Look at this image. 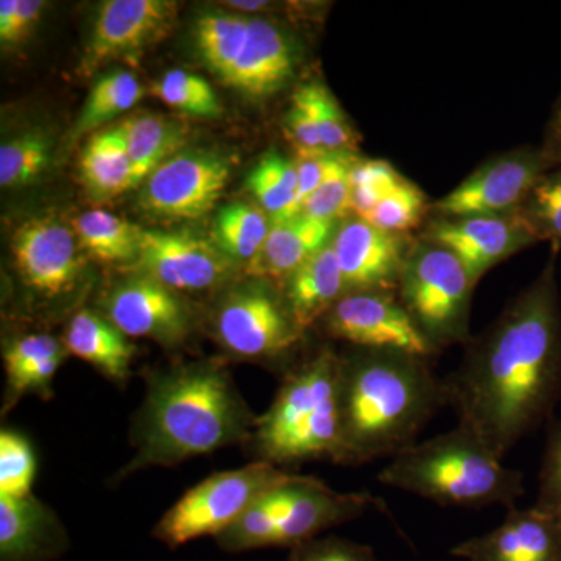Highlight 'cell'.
Returning a JSON list of instances; mask_svg holds the SVG:
<instances>
[{
	"label": "cell",
	"mask_w": 561,
	"mask_h": 561,
	"mask_svg": "<svg viewBox=\"0 0 561 561\" xmlns=\"http://www.w3.org/2000/svg\"><path fill=\"white\" fill-rule=\"evenodd\" d=\"M557 254L478 337L445 382L459 426L497 459L546 421L561 401V302Z\"/></svg>",
	"instance_id": "obj_1"
},
{
	"label": "cell",
	"mask_w": 561,
	"mask_h": 561,
	"mask_svg": "<svg viewBox=\"0 0 561 561\" xmlns=\"http://www.w3.org/2000/svg\"><path fill=\"white\" fill-rule=\"evenodd\" d=\"M257 416L219 360L191 362L154 371L133 427L135 457L119 478L151 467H173L227 446L249 445Z\"/></svg>",
	"instance_id": "obj_2"
},
{
	"label": "cell",
	"mask_w": 561,
	"mask_h": 561,
	"mask_svg": "<svg viewBox=\"0 0 561 561\" xmlns=\"http://www.w3.org/2000/svg\"><path fill=\"white\" fill-rule=\"evenodd\" d=\"M341 362V465L397 456L448 405L431 360L353 348Z\"/></svg>",
	"instance_id": "obj_3"
},
{
	"label": "cell",
	"mask_w": 561,
	"mask_h": 561,
	"mask_svg": "<svg viewBox=\"0 0 561 561\" xmlns=\"http://www.w3.org/2000/svg\"><path fill=\"white\" fill-rule=\"evenodd\" d=\"M341 354L323 346L291 365L249 445L256 460L276 465L328 459L342 449Z\"/></svg>",
	"instance_id": "obj_4"
},
{
	"label": "cell",
	"mask_w": 561,
	"mask_h": 561,
	"mask_svg": "<svg viewBox=\"0 0 561 561\" xmlns=\"http://www.w3.org/2000/svg\"><path fill=\"white\" fill-rule=\"evenodd\" d=\"M378 481L454 508H513L526 493L523 472L504 467L474 432L459 424L391 457Z\"/></svg>",
	"instance_id": "obj_5"
},
{
	"label": "cell",
	"mask_w": 561,
	"mask_h": 561,
	"mask_svg": "<svg viewBox=\"0 0 561 561\" xmlns=\"http://www.w3.org/2000/svg\"><path fill=\"white\" fill-rule=\"evenodd\" d=\"M476 283L451 251L419 239L412 242L398 280L397 297L438 351L471 341Z\"/></svg>",
	"instance_id": "obj_6"
},
{
	"label": "cell",
	"mask_w": 561,
	"mask_h": 561,
	"mask_svg": "<svg viewBox=\"0 0 561 561\" xmlns=\"http://www.w3.org/2000/svg\"><path fill=\"white\" fill-rule=\"evenodd\" d=\"M297 478L298 474L264 460L216 472L192 486L164 513L153 537L169 549H179L203 537L216 538L238 522L253 502Z\"/></svg>",
	"instance_id": "obj_7"
},
{
	"label": "cell",
	"mask_w": 561,
	"mask_h": 561,
	"mask_svg": "<svg viewBox=\"0 0 561 561\" xmlns=\"http://www.w3.org/2000/svg\"><path fill=\"white\" fill-rule=\"evenodd\" d=\"M213 324L214 337L230 356L267 364L286 360L306 334L283 290L261 278L228 290L217 302Z\"/></svg>",
	"instance_id": "obj_8"
},
{
	"label": "cell",
	"mask_w": 561,
	"mask_h": 561,
	"mask_svg": "<svg viewBox=\"0 0 561 561\" xmlns=\"http://www.w3.org/2000/svg\"><path fill=\"white\" fill-rule=\"evenodd\" d=\"M556 162L541 147H518L494 154L470 173L456 190L432 203L437 217L502 216L516 213L537 181Z\"/></svg>",
	"instance_id": "obj_9"
},
{
	"label": "cell",
	"mask_w": 561,
	"mask_h": 561,
	"mask_svg": "<svg viewBox=\"0 0 561 561\" xmlns=\"http://www.w3.org/2000/svg\"><path fill=\"white\" fill-rule=\"evenodd\" d=\"M321 321L330 337L353 348L394 351L431 362L440 354L394 291H348Z\"/></svg>",
	"instance_id": "obj_10"
},
{
	"label": "cell",
	"mask_w": 561,
	"mask_h": 561,
	"mask_svg": "<svg viewBox=\"0 0 561 561\" xmlns=\"http://www.w3.org/2000/svg\"><path fill=\"white\" fill-rule=\"evenodd\" d=\"M230 173V161L217 151L181 150L150 173L140 206L165 219H198L219 201Z\"/></svg>",
	"instance_id": "obj_11"
},
{
	"label": "cell",
	"mask_w": 561,
	"mask_h": 561,
	"mask_svg": "<svg viewBox=\"0 0 561 561\" xmlns=\"http://www.w3.org/2000/svg\"><path fill=\"white\" fill-rule=\"evenodd\" d=\"M103 312L127 337H146L173 348L194 327L190 306L179 291L146 273L128 276L111 287Z\"/></svg>",
	"instance_id": "obj_12"
},
{
	"label": "cell",
	"mask_w": 561,
	"mask_h": 561,
	"mask_svg": "<svg viewBox=\"0 0 561 561\" xmlns=\"http://www.w3.org/2000/svg\"><path fill=\"white\" fill-rule=\"evenodd\" d=\"M77 241L76 232L60 221H24L11 239L22 284L44 300H58L72 294L84 271Z\"/></svg>",
	"instance_id": "obj_13"
},
{
	"label": "cell",
	"mask_w": 561,
	"mask_h": 561,
	"mask_svg": "<svg viewBox=\"0 0 561 561\" xmlns=\"http://www.w3.org/2000/svg\"><path fill=\"white\" fill-rule=\"evenodd\" d=\"M420 239L451 251L476 284L513 254L538 243L518 214L502 216H432Z\"/></svg>",
	"instance_id": "obj_14"
},
{
	"label": "cell",
	"mask_w": 561,
	"mask_h": 561,
	"mask_svg": "<svg viewBox=\"0 0 561 561\" xmlns=\"http://www.w3.org/2000/svg\"><path fill=\"white\" fill-rule=\"evenodd\" d=\"M136 264L179 294L214 289L232 272V261L219 245L187 232L144 230Z\"/></svg>",
	"instance_id": "obj_15"
},
{
	"label": "cell",
	"mask_w": 561,
	"mask_h": 561,
	"mask_svg": "<svg viewBox=\"0 0 561 561\" xmlns=\"http://www.w3.org/2000/svg\"><path fill=\"white\" fill-rule=\"evenodd\" d=\"M176 3L168 0H108L98 11L83 68L133 57L171 32Z\"/></svg>",
	"instance_id": "obj_16"
},
{
	"label": "cell",
	"mask_w": 561,
	"mask_h": 561,
	"mask_svg": "<svg viewBox=\"0 0 561 561\" xmlns=\"http://www.w3.org/2000/svg\"><path fill=\"white\" fill-rule=\"evenodd\" d=\"M370 511L387 513L386 502L368 493H339L320 479L300 476L289 486V501L276 519L273 548H294Z\"/></svg>",
	"instance_id": "obj_17"
},
{
	"label": "cell",
	"mask_w": 561,
	"mask_h": 561,
	"mask_svg": "<svg viewBox=\"0 0 561 561\" xmlns=\"http://www.w3.org/2000/svg\"><path fill=\"white\" fill-rule=\"evenodd\" d=\"M449 553L467 561H561V513L537 504L508 508L500 527Z\"/></svg>",
	"instance_id": "obj_18"
},
{
	"label": "cell",
	"mask_w": 561,
	"mask_h": 561,
	"mask_svg": "<svg viewBox=\"0 0 561 561\" xmlns=\"http://www.w3.org/2000/svg\"><path fill=\"white\" fill-rule=\"evenodd\" d=\"M331 245L348 291L397 294L402 265L412 245L405 236L379 230L354 216L339 228Z\"/></svg>",
	"instance_id": "obj_19"
},
{
	"label": "cell",
	"mask_w": 561,
	"mask_h": 561,
	"mask_svg": "<svg viewBox=\"0 0 561 561\" xmlns=\"http://www.w3.org/2000/svg\"><path fill=\"white\" fill-rule=\"evenodd\" d=\"M69 548L57 513L38 497L0 496V561H55Z\"/></svg>",
	"instance_id": "obj_20"
},
{
	"label": "cell",
	"mask_w": 561,
	"mask_h": 561,
	"mask_svg": "<svg viewBox=\"0 0 561 561\" xmlns=\"http://www.w3.org/2000/svg\"><path fill=\"white\" fill-rule=\"evenodd\" d=\"M294 43L271 21H250L249 38L225 83L254 99L268 98L286 88L295 76Z\"/></svg>",
	"instance_id": "obj_21"
},
{
	"label": "cell",
	"mask_w": 561,
	"mask_h": 561,
	"mask_svg": "<svg viewBox=\"0 0 561 561\" xmlns=\"http://www.w3.org/2000/svg\"><path fill=\"white\" fill-rule=\"evenodd\" d=\"M334 224L316 220L305 214L272 221L267 241L256 257L247 265L251 278L284 280L330 241Z\"/></svg>",
	"instance_id": "obj_22"
},
{
	"label": "cell",
	"mask_w": 561,
	"mask_h": 561,
	"mask_svg": "<svg viewBox=\"0 0 561 561\" xmlns=\"http://www.w3.org/2000/svg\"><path fill=\"white\" fill-rule=\"evenodd\" d=\"M62 345L79 359L98 368L105 378L124 383L130 378L136 346L102 313L80 309L66 328Z\"/></svg>",
	"instance_id": "obj_23"
},
{
	"label": "cell",
	"mask_w": 561,
	"mask_h": 561,
	"mask_svg": "<svg viewBox=\"0 0 561 561\" xmlns=\"http://www.w3.org/2000/svg\"><path fill=\"white\" fill-rule=\"evenodd\" d=\"M280 290L301 330L309 331L323 320L335 302L348 294L331 243L284 280Z\"/></svg>",
	"instance_id": "obj_24"
},
{
	"label": "cell",
	"mask_w": 561,
	"mask_h": 561,
	"mask_svg": "<svg viewBox=\"0 0 561 561\" xmlns=\"http://www.w3.org/2000/svg\"><path fill=\"white\" fill-rule=\"evenodd\" d=\"M80 173L88 192L98 201H111L138 187L135 165L117 125L91 136L81 151Z\"/></svg>",
	"instance_id": "obj_25"
},
{
	"label": "cell",
	"mask_w": 561,
	"mask_h": 561,
	"mask_svg": "<svg viewBox=\"0 0 561 561\" xmlns=\"http://www.w3.org/2000/svg\"><path fill=\"white\" fill-rule=\"evenodd\" d=\"M135 165L136 183L142 184L162 162L181 151L187 127L164 114L142 113L117 124Z\"/></svg>",
	"instance_id": "obj_26"
},
{
	"label": "cell",
	"mask_w": 561,
	"mask_h": 561,
	"mask_svg": "<svg viewBox=\"0 0 561 561\" xmlns=\"http://www.w3.org/2000/svg\"><path fill=\"white\" fill-rule=\"evenodd\" d=\"M80 247L102 262L138 261L142 228L108 210H88L73 220Z\"/></svg>",
	"instance_id": "obj_27"
},
{
	"label": "cell",
	"mask_w": 561,
	"mask_h": 561,
	"mask_svg": "<svg viewBox=\"0 0 561 561\" xmlns=\"http://www.w3.org/2000/svg\"><path fill=\"white\" fill-rule=\"evenodd\" d=\"M298 478H300V474H298ZM291 482L261 496L243 512L238 522L232 523L227 530L217 535L216 542L221 551L239 553L254 551V549L273 548L276 519H278L280 512L286 508Z\"/></svg>",
	"instance_id": "obj_28"
},
{
	"label": "cell",
	"mask_w": 561,
	"mask_h": 561,
	"mask_svg": "<svg viewBox=\"0 0 561 561\" xmlns=\"http://www.w3.org/2000/svg\"><path fill=\"white\" fill-rule=\"evenodd\" d=\"M272 230V219L264 209L234 202L217 214L214 232L219 249L231 261L250 262L260 254Z\"/></svg>",
	"instance_id": "obj_29"
},
{
	"label": "cell",
	"mask_w": 561,
	"mask_h": 561,
	"mask_svg": "<svg viewBox=\"0 0 561 561\" xmlns=\"http://www.w3.org/2000/svg\"><path fill=\"white\" fill-rule=\"evenodd\" d=\"M249 187L272 221L297 216L298 173L294 160L268 151L250 173Z\"/></svg>",
	"instance_id": "obj_30"
},
{
	"label": "cell",
	"mask_w": 561,
	"mask_h": 561,
	"mask_svg": "<svg viewBox=\"0 0 561 561\" xmlns=\"http://www.w3.org/2000/svg\"><path fill=\"white\" fill-rule=\"evenodd\" d=\"M144 98L139 80L127 70H114L95 81L84 102L73 135L98 130L106 122L127 113Z\"/></svg>",
	"instance_id": "obj_31"
},
{
	"label": "cell",
	"mask_w": 561,
	"mask_h": 561,
	"mask_svg": "<svg viewBox=\"0 0 561 561\" xmlns=\"http://www.w3.org/2000/svg\"><path fill=\"white\" fill-rule=\"evenodd\" d=\"M249 18L230 13L203 14L195 27V41L203 61L221 79L228 76L245 46Z\"/></svg>",
	"instance_id": "obj_32"
},
{
	"label": "cell",
	"mask_w": 561,
	"mask_h": 561,
	"mask_svg": "<svg viewBox=\"0 0 561 561\" xmlns=\"http://www.w3.org/2000/svg\"><path fill=\"white\" fill-rule=\"evenodd\" d=\"M294 99L311 114L321 147L334 153H354L359 147V135L343 113L332 92L320 81H309L295 91Z\"/></svg>",
	"instance_id": "obj_33"
},
{
	"label": "cell",
	"mask_w": 561,
	"mask_h": 561,
	"mask_svg": "<svg viewBox=\"0 0 561 561\" xmlns=\"http://www.w3.org/2000/svg\"><path fill=\"white\" fill-rule=\"evenodd\" d=\"M516 214L537 242L561 249V162L537 181Z\"/></svg>",
	"instance_id": "obj_34"
},
{
	"label": "cell",
	"mask_w": 561,
	"mask_h": 561,
	"mask_svg": "<svg viewBox=\"0 0 561 561\" xmlns=\"http://www.w3.org/2000/svg\"><path fill=\"white\" fill-rule=\"evenodd\" d=\"M54 140L47 133L33 130L7 140L0 147V184L20 187L38 179L51 158Z\"/></svg>",
	"instance_id": "obj_35"
},
{
	"label": "cell",
	"mask_w": 561,
	"mask_h": 561,
	"mask_svg": "<svg viewBox=\"0 0 561 561\" xmlns=\"http://www.w3.org/2000/svg\"><path fill=\"white\" fill-rule=\"evenodd\" d=\"M151 94L171 108L197 117H217L220 102L213 87L195 73L183 69L169 70L151 87Z\"/></svg>",
	"instance_id": "obj_36"
},
{
	"label": "cell",
	"mask_w": 561,
	"mask_h": 561,
	"mask_svg": "<svg viewBox=\"0 0 561 561\" xmlns=\"http://www.w3.org/2000/svg\"><path fill=\"white\" fill-rule=\"evenodd\" d=\"M431 206L426 194L415 183L402 179L401 183L376 206L367 221L379 230L405 236L423 224L431 213Z\"/></svg>",
	"instance_id": "obj_37"
},
{
	"label": "cell",
	"mask_w": 561,
	"mask_h": 561,
	"mask_svg": "<svg viewBox=\"0 0 561 561\" xmlns=\"http://www.w3.org/2000/svg\"><path fill=\"white\" fill-rule=\"evenodd\" d=\"M359 161L354 153H341L311 197L302 203L300 214L311 219H343L351 210V169Z\"/></svg>",
	"instance_id": "obj_38"
},
{
	"label": "cell",
	"mask_w": 561,
	"mask_h": 561,
	"mask_svg": "<svg viewBox=\"0 0 561 561\" xmlns=\"http://www.w3.org/2000/svg\"><path fill=\"white\" fill-rule=\"evenodd\" d=\"M404 176L386 160H359L351 169V213L368 220L376 206Z\"/></svg>",
	"instance_id": "obj_39"
},
{
	"label": "cell",
	"mask_w": 561,
	"mask_h": 561,
	"mask_svg": "<svg viewBox=\"0 0 561 561\" xmlns=\"http://www.w3.org/2000/svg\"><path fill=\"white\" fill-rule=\"evenodd\" d=\"M36 459L31 443L18 432L0 434V496H31Z\"/></svg>",
	"instance_id": "obj_40"
},
{
	"label": "cell",
	"mask_w": 561,
	"mask_h": 561,
	"mask_svg": "<svg viewBox=\"0 0 561 561\" xmlns=\"http://www.w3.org/2000/svg\"><path fill=\"white\" fill-rule=\"evenodd\" d=\"M68 353L55 354V356L41 357L21 365L14 370L5 371L7 389L3 401V415L16 405L24 394H39L41 398H49L51 394V381L60 370L62 360Z\"/></svg>",
	"instance_id": "obj_41"
},
{
	"label": "cell",
	"mask_w": 561,
	"mask_h": 561,
	"mask_svg": "<svg viewBox=\"0 0 561 561\" xmlns=\"http://www.w3.org/2000/svg\"><path fill=\"white\" fill-rule=\"evenodd\" d=\"M286 561H379L373 548L345 540V538L324 537L300 542L290 548Z\"/></svg>",
	"instance_id": "obj_42"
},
{
	"label": "cell",
	"mask_w": 561,
	"mask_h": 561,
	"mask_svg": "<svg viewBox=\"0 0 561 561\" xmlns=\"http://www.w3.org/2000/svg\"><path fill=\"white\" fill-rule=\"evenodd\" d=\"M535 504L561 513V419L549 421Z\"/></svg>",
	"instance_id": "obj_43"
},
{
	"label": "cell",
	"mask_w": 561,
	"mask_h": 561,
	"mask_svg": "<svg viewBox=\"0 0 561 561\" xmlns=\"http://www.w3.org/2000/svg\"><path fill=\"white\" fill-rule=\"evenodd\" d=\"M341 153L328 150H300L295 158V168L298 173V214L302 203L320 186L332 164Z\"/></svg>",
	"instance_id": "obj_44"
},
{
	"label": "cell",
	"mask_w": 561,
	"mask_h": 561,
	"mask_svg": "<svg viewBox=\"0 0 561 561\" xmlns=\"http://www.w3.org/2000/svg\"><path fill=\"white\" fill-rule=\"evenodd\" d=\"M62 353H68L62 342L49 334L24 335L11 342L3 351V364H5V371H10L41 357Z\"/></svg>",
	"instance_id": "obj_45"
},
{
	"label": "cell",
	"mask_w": 561,
	"mask_h": 561,
	"mask_svg": "<svg viewBox=\"0 0 561 561\" xmlns=\"http://www.w3.org/2000/svg\"><path fill=\"white\" fill-rule=\"evenodd\" d=\"M284 125L295 150H324L311 114L297 99L291 98V105L287 111Z\"/></svg>",
	"instance_id": "obj_46"
},
{
	"label": "cell",
	"mask_w": 561,
	"mask_h": 561,
	"mask_svg": "<svg viewBox=\"0 0 561 561\" xmlns=\"http://www.w3.org/2000/svg\"><path fill=\"white\" fill-rule=\"evenodd\" d=\"M44 7H46V3L41 2V0H20L13 31H11L9 41L2 47L16 46L21 41L27 38L35 25L38 24Z\"/></svg>",
	"instance_id": "obj_47"
},
{
	"label": "cell",
	"mask_w": 561,
	"mask_h": 561,
	"mask_svg": "<svg viewBox=\"0 0 561 561\" xmlns=\"http://www.w3.org/2000/svg\"><path fill=\"white\" fill-rule=\"evenodd\" d=\"M541 149L549 160L556 164L561 162V94L553 106L548 127H546L545 142H542Z\"/></svg>",
	"instance_id": "obj_48"
},
{
	"label": "cell",
	"mask_w": 561,
	"mask_h": 561,
	"mask_svg": "<svg viewBox=\"0 0 561 561\" xmlns=\"http://www.w3.org/2000/svg\"><path fill=\"white\" fill-rule=\"evenodd\" d=\"M18 7H20V0H2L0 2V43L2 46L9 41L10 33L13 31Z\"/></svg>",
	"instance_id": "obj_49"
},
{
	"label": "cell",
	"mask_w": 561,
	"mask_h": 561,
	"mask_svg": "<svg viewBox=\"0 0 561 561\" xmlns=\"http://www.w3.org/2000/svg\"><path fill=\"white\" fill-rule=\"evenodd\" d=\"M230 5L238 7V9L257 10L261 5H265V2H231Z\"/></svg>",
	"instance_id": "obj_50"
}]
</instances>
